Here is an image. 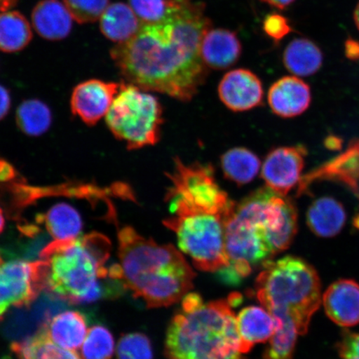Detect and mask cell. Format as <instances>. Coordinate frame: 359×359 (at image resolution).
<instances>
[{"instance_id": "obj_3", "label": "cell", "mask_w": 359, "mask_h": 359, "mask_svg": "<svg viewBox=\"0 0 359 359\" xmlns=\"http://www.w3.org/2000/svg\"><path fill=\"white\" fill-rule=\"evenodd\" d=\"M293 202L268 187L236 204L226 227L229 267L218 272L235 284L289 248L297 233Z\"/></svg>"}, {"instance_id": "obj_19", "label": "cell", "mask_w": 359, "mask_h": 359, "mask_svg": "<svg viewBox=\"0 0 359 359\" xmlns=\"http://www.w3.org/2000/svg\"><path fill=\"white\" fill-rule=\"evenodd\" d=\"M346 218L343 205L330 196L314 201L307 212L309 228L314 235L322 238H331L339 234Z\"/></svg>"}, {"instance_id": "obj_29", "label": "cell", "mask_w": 359, "mask_h": 359, "mask_svg": "<svg viewBox=\"0 0 359 359\" xmlns=\"http://www.w3.org/2000/svg\"><path fill=\"white\" fill-rule=\"evenodd\" d=\"M114 349V339L110 331L105 327L96 325L88 331L81 347V354L83 359H111Z\"/></svg>"}, {"instance_id": "obj_31", "label": "cell", "mask_w": 359, "mask_h": 359, "mask_svg": "<svg viewBox=\"0 0 359 359\" xmlns=\"http://www.w3.org/2000/svg\"><path fill=\"white\" fill-rule=\"evenodd\" d=\"M73 19L79 24H88L101 19L109 6V0H65Z\"/></svg>"}, {"instance_id": "obj_39", "label": "cell", "mask_w": 359, "mask_h": 359, "mask_svg": "<svg viewBox=\"0 0 359 359\" xmlns=\"http://www.w3.org/2000/svg\"><path fill=\"white\" fill-rule=\"evenodd\" d=\"M4 224H6V219H4L3 210L0 208V234L4 231Z\"/></svg>"}, {"instance_id": "obj_33", "label": "cell", "mask_w": 359, "mask_h": 359, "mask_svg": "<svg viewBox=\"0 0 359 359\" xmlns=\"http://www.w3.org/2000/svg\"><path fill=\"white\" fill-rule=\"evenodd\" d=\"M337 348L340 359H359V333L345 331Z\"/></svg>"}, {"instance_id": "obj_25", "label": "cell", "mask_w": 359, "mask_h": 359, "mask_svg": "<svg viewBox=\"0 0 359 359\" xmlns=\"http://www.w3.org/2000/svg\"><path fill=\"white\" fill-rule=\"evenodd\" d=\"M32 38L29 22L21 13H0V51L20 52L28 46Z\"/></svg>"}, {"instance_id": "obj_30", "label": "cell", "mask_w": 359, "mask_h": 359, "mask_svg": "<svg viewBox=\"0 0 359 359\" xmlns=\"http://www.w3.org/2000/svg\"><path fill=\"white\" fill-rule=\"evenodd\" d=\"M116 355L118 359H154L150 339L141 333L123 335L118 344Z\"/></svg>"}, {"instance_id": "obj_24", "label": "cell", "mask_w": 359, "mask_h": 359, "mask_svg": "<svg viewBox=\"0 0 359 359\" xmlns=\"http://www.w3.org/2000/svg\"><path fill=\"white\" fill-rule=\"evenodd\" d=\"M224 177L243 186L257 177L262 163L254 152L245 147H235L224 154L221 159Z\"/></svg>"}, {"instance_id": "obj_8", "label": "cell", "mask_w": 359, "mask_h": 359, "mask_svg": "<svg viewBox=\"0 0 359 359\" xmlns=\"http://www.w3.org/2000/svg\"><path fill=\"white\" fill-rule=\"evenodd\" d=\"M106 123L129 150L154 146L161 138L163 107L157 97L145 90L122 83L106 115Z\"/></svg>"}, {"instance_id": "obj_5", "label": "cell", "mask_w": 359, "mask_h": 359, "mask_svg": "<svg viewBox=\"0 0 359 359\" xmlns=\"http://www.w3.org/2000/svg\"><path fill=\"white\" fill-rule=\"evenodd\" d=\"M241 295L205 303L201 295L188 293L174 316L165 337L168 359H245L232 308Z\"/></svg>"}, {"instance_id": "obj_10", "label": "cell", "mask_w": 359, "mask_h": 359, "mask_svg": "<svg viewBox=\"0 0 359 359\" xmlns=\"http://www.w3.org/2000/svg\"><path fill=\"white\" fill-rule=\"evenodd\" d=\"M306 149L304 147H283L267 155L262 165V177L266 187L286 196L302 181Z\"/></svg>"}, {"instance_id": "obj_27", "label": "cell", "mask_w": 359, "mask_h": 359, "mask_svg": "<svg viewBox=\"0 0 359 359\" xmlns=\"http://www.w3.org/2000/svg\"><path fill=\"white\" fill-rule=\"evenodd\" d=\"M16 123L22 133L31 137L40 136L50 128L51 111L39 100L22 102L16 111Z\"/></svg>"}, {"instance_id": "obj_17", "label": "cell", "mask_w": 359, "mask_h": 359, "mask_svg": "<svg viewBox=\"0 0 359 359\" xmlns=\"http://www.w3.org/2000/svg\"><path fill=\"white\" fill-rule=\"evenodd\" d=\"M73 17L60 0H43L34 8V28L42 38L58 41L67 37L73 27Z\"/></svg>"}, {"instance_id": "obj_38", "label": "cell", "mask_w": 359, "mask_h": 359, "mask_svg": "<svg viewBox=\"0 0 359 359\" xmlns=\"http://www.w3.org/2000/svg\"><path fill=\"white\" fill-rule=\"evenodd\" d=\"M18 1L19 0H0V13L10 10Z\"/></svg>"}, {"instance_id": "obj_14", "label": "cell", "mask_w": 359, "mask_h": 359, "mask_svg": "<svg viewBox=\"0 0 359 359\" xmlns=\"http://www.w3.org/2000/svg\"><path fill=\"white\" fill-rule=\"evenodd\" d=\"M268 102L273 114L284 118L304 114L311 102V88L296 77H284L269 90Z\"/></svg>"}, {"instance_id": "obj_26", "label": "cell", "mask_w": 359, "mask_h": 359, "mask_svg": "<svg viewBox=\"0 0 359 359\" xmlns=\"http://www.w3.org/2000/svg\"><path fill=\"white\" fill-rule=\"evenodd\" d=\"M39 219L40 222L44 223L49 235L55 240L79 237L83 229L82 219L78 210L66 203L53 205Z\"/></svg>"}, {"instance_id": "obj_16", "label": "cell", "mask_w": 359, "mask_h": 359, "mask_svg": "<svg viewBox=\"0 0 359 359\" xmlns=\"http://www.w3.org/2000/svg\"><path fill=\"white\" fill-rule=\"evenodd\" d=\"M241 341V353H249L255 344L266 343L276 331L278 320L266 308L250 306L236 316Z\"/></svg>"}, {"instance_id": "obj_22", "label": "cell", "mask_w": 359, "mask_h": 359, "mask_svg": "<svg viewBox=\"0 0 359 359\" xmlns=\"http://www.w3.org/2000/svg\"><path fill=\"white\" fill-rule=\"evenodd\" d=\"M11 348L18 359H83L74 350L53 342L43 325L30 338L13 343Z\"/></svg>"}, {"instance_id": "obj_36", "label": "cell", "mask_w": 359, "mask_h": 359, "mask_svg": "<svg viewBox=\"0 0 359 359\" xmlns=\"http://www.w3.org/2000/svg\"><path fill=\"white\" fill-rule=\"evenodd\" d=\"M346 55L351 60L359 58V43L354 40H348L346 43Z\"/></svg>"}, {"instance_id": "obj_11", "label": "cell", "mask_w": 359, "mask_h": 359, "mask_svg": "<svg viewBox=\"0 0 359 359\" xmlns=\"http://www.w3.org/2000/svg\"><path fill=\"white\" fill-rule=\"evenodd\" d=\"M121 83H106L97 79L85 81L72 93V112L88 126L95 125L107 114Z\"/></svg>"}, {"instance_id": "obj_1", "label": "cell", "mask_w": 359, "mask_h": 359, "mask_svg": "<svg viewBox=\"0 0 359 359\" xmlns=\"http://www.w3.org/2000/svg\"><path fill=\"white\" fill-rule=\"evenodd\" d=\"M208 30L204 6L191 0H172L167 18L143 24L133 38L111 49V57L127 83L191 101L206 77L201 47Z\"/></svg>"}, {"instance_id": "obj_13", "label": "cell", "mask_w": 359, "mask_h": 359, "mask_svg": "<svg viewBox=\"0 0 359 359\" xmlns=\"http://www.w3.org/2000/svg\"><path fill=\"white\" fill-rule=\"evenodd\" d=\"M327 316L341 327L359 324V284L353 280L333 283L323 295Z\"/></svg>"}, {"instance_id": "obj_4", "label": "cell", "mask_w": 359, "mask_h": 359, "mask_svg": "<svg viewBox=\"0 0 359 359\" xmlns=\"http://www.w3.org/2000/svg\"><path fill=\"white\" fill-rule=\"evenodd\" d=\"M118 236L119 264L109 268L110 280L151 309L170 306L189 293L196 273L176 247L157 244L131 226Z\"/></svg>"}, {"instance_id": "obj_12", "label": "cell", "mask_w": 359, "mask_h": 359, "mask_svg": "<svg viewBox=\"0 0 359 359\" xmlns=\"http://www.w3.org/2000/svg\"><path fill=\"white\" fill-rule=\"evenodd\" d=\"M219 97L229 109L245 111L262 104L263 86L257 75L247 69H236L224 76Z\"/></svg>"}, {"instance_id": "obj_9", "label": "cell", "mask_w": 359, "mask_h": 359, "mask_svg": "<svg viewBox=\"0 0 359 359\" xmlns=\"http://www.w3.org/2000/svg\"><path fill=\"white\" fill-rule=\"evenodd\" d=\"M43 290L40 260H8L0 253V320L11 308L32 304Z\"/></svg>"}, {"instance_id": "obj_37", "label": "cell", "mask_w": 359, "mask_h": 359, "mask_svg": "<svg viewBox=\"0 0 359 359\" xmlns=\"http://www.w3.org/2000/svg\"><path fill=\"white\" fill-rule=\"evenodd\" d=\"M262 1L267 3L269 6L283 10V8L289 6L294 0H262Z\"/></svg>"}, {"instance_id": "obj_15", "label": "cell", "mask_w": 359, "mask_h": 359, "mask_svg": "<svg viewBox=\"0 0 359 359\" xmlns=\"http://www.w3.org/2000/svg\"><path fill=\"white\" fill-rule=\"evenodd\" d=\"M320 179L338 180L359 196V142H353L343 154L304 176L299 184L298 196Z\"/></svg>"}, {"instance_id": "obj_35", "label": "cell", "mask_w": 359, "mask_h": 359, "mask_svg": "<svg viewBox=\"0 0 359 359\" xmlns=\"http://www.w3.org/2000/svg\"><path fill=\"white\" fill-rule=\"evenodd\" d=\"M11 106V98L10 93L6 88L0 85V120L6 118L10 111Z\"/></svg>"}, {"instance_id": "obj_2", "label": "cell", "mask_w": 359, "mask_h": 359, "mask_svg": "<svg viewBox=\"0 0 359 359\" xmlns=\"http://www.w3.org/2000/svg\"><path fill=\"white\" fill-rule=\"evenodd\" d=\"M165 193L170 217L164 226L177 235L179 248L196 269L218 272L230 266L226 227L236 202L218 185L212 165L174 159Z\"/></svg>"}, {"instance_id": "obj_40", "label": "cell", "mask_w": 359, "mask_h": 359, "mask_svg": "<svg viewBox=\"0 0 359 359\" xmlns=\"http://www.w3.org/2000/svg\"><path fill=\"white\" fill-rule=\"evenodd\" d=\"M354 20H355V24L359 30V3L355 8V11H354Z\"/></svg>"}, {"instance_id": "obj_6", "label": "cell", "mask_w": 359, "mask_h": 359, "mask_svg": "<svg viewBox=\"0 0 359 359\" xmlns=\"http://www.w3.org/2000/svg\"><path fill=\"white\" fill-rule=\"evenodd\" d=\"M111 246L104 235L96 232L51 242L39 255L43 290L72 304L101 299L102 283L109 278L106 263Z\"/></svg>"}, {"instance_id": "obj_21", "label": "cell", "mask_w": 359, "mask_h": 359, "mask_svg": "<svg viewBox=\"0 0 359 359\" xmlns=\"http://www.w3.org/2000/svg\"><path fill=\"white\" fill-rule=\"evenodd\" d=\"M143 22L131 6L123 3L110 4L101 17L100 29L107 39L123 43L133 38L141 29Z\"/></svg>"}, {"instance_id": "obj_34", "label": "cell", "mask_w": 359, "mask_h": 359, "mask_svg": "<svg viewBox=\"0 0 359 359\" xmlns=\"http://www.w3.org/2000/svg\"><path fill=\"white\" fill-rule=\"evenodd\" d=\"M264 29L269 36L280 40L290 32V27L285 18L278 15H269L264 22Z\"/></svg>"}, {"instance_id": "obj_32", "label": "cell", "mask_w": 359, "mask_h": 359, "mask_svg": "<svg viewBox=\"0 0 359 359\" xmlns=\"http://www.w3.org/2000/svg\"><path fill=\"white\" fill-rule=\"evenodd\" d=\"M129 4L143 24H154L168 16L172 0H129Z\"/></svg>"}, {"instance_id": "obj_18", "label": "cell", "mask_w": 359, "mask_h": 359, "mask_svg": "<svg viewBox=\"0 0 359 359\" xmlns=\"http://www.w3.org/2000/svg\"><path fill=\"white\" fill-rule=\"evenodd\" d=\"M241 45L234 33L226 29L208 30L202 39L201 53L205 65L224 69L240 57Z\"/></svg>"}, {"instance_id": "obj_23", "label": "cell", "mask_w": 359, "mask_h": 359, "mask_svg": "<svg viewBox=\"0 0 359 359\" xmlns=\"http://www.w3.org/2000/svg\"><path fill=\"white\" fill-rule=\"evenodd\" d=\"M284 64L290 73L307 77L320 70L323 64L322 52L311 40L297 39L286 48Z\"/></svg>"}, {"instance_id": "obj_20", "label": "cell", "mask_w": 359, "mask_h": 359, "mask_svg": "<svg viewBox=\"0 0 359 359\" xmlns=\"http://www.w3.org/2000/svg\"><path fill=\"white\" fill-rule=\"evenodd\" d=\"M43 326L53 342L74 351L82 347L88 334L86 318L78 311L58 313Z\"/></svg>"}, {"instance_id": "obj_28", "label": "cell", "mask_w": 359, "mask_h": 359, "mask_svg": "<svg viewBox=\"0 0 359 359\" xmlns=\"http://www.w3.org/2000/svg\"><path fill=\"white\" fill-rule=\"evenodd\" d=\"M276 318L278 320L277 329L269 339L262 359H293L299 334L297 327L289 317Z\"/></svg>"}, {"instance_id": "obj_7", "label": "cell", "mask_w": 359, "mask_h": 359, "mask_svg": "<svg viewBox=\"0 0 359 359\" xmlns=\"http://www.w3.org/2000/svg\"><path fill=\"white\" fill-rule=\"evenodd\" d=\"M255 289L273 316L290 318L299 334H307L322 300L320 277L311 264L292 255L271 260L262 267Z\"/></svg>"}]
</instances>
